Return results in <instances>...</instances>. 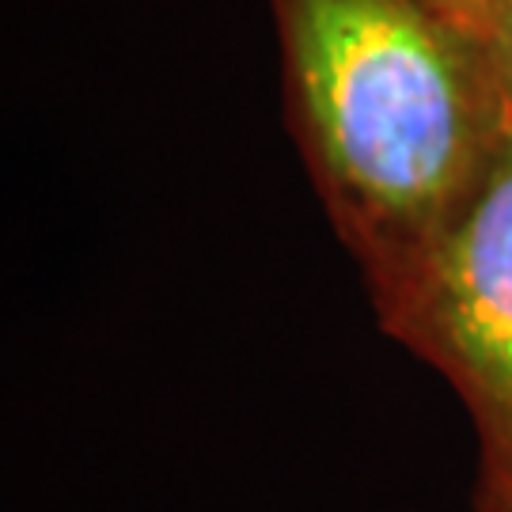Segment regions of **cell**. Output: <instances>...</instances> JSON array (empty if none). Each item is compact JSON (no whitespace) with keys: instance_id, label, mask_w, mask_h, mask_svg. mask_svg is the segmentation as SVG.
Returning <instances> with one entry per match:
<instances>
[{"instance_id":"1","label":"cell","mask_w":512,"mask_h":512,"mask_svg":"<svg viewBox=\"0 0 512 512\" xmlns=\"http://www.w3.org/2000/svg\"><path fill=\"white\" fill-rule=\"evenodd\" d=\"M285 122L368 296L452 232L494 160L505 80L433 0H270Z\"/></svg>"},{"instance_id":"2","label":"cell","mask_w":512,"mask_h":512,"mask_svg":"<svg viewBox=\"0 0 512 512\" xmlns=\"http://www.w3.org/2000/svg\"><path fill=\"white\" fill-rule=\"evenodd\" d=\"M376 323L456 387L475 425V512H512V88L494 160L452 232L391 289Z\"/></svg>"},{"instance_id":"3","label":"cell","mask_w":512,"mask_h":512,"mask_svg":"<svg viewBox=\"0 0 512 512\" xmlns=\"http://www.w3.org/2000/svg\"><path fill=\"white\" fill-rule=\"evenodd\" d=\"M433 4L448 19H456L459 27H467L471 35H478L486 42V35H490V27H494V19L505 0H433Z\"/></svg>"},{"instance_id":"4","label":"cell","mask_w":512,"mask_h":512,"mask_svg":"<svg viewBox=\"0 0 512 512\" xmlns=\"http://www.w3.org/2000/svg\"><path fill=\"white\" fill-rule=\"evenodd\" d=\"M486 50H490V57H494L501 80L512 88V0L501 4L494 27H490V35H486Z\"/></svg>"}]
</instances>
